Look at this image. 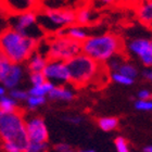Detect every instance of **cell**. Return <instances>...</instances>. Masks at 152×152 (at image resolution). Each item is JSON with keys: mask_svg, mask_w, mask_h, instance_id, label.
<instances>
[{"mask_svg": "<svg viewBox=\"0 0 152 152\" xmlns=\"http://www.w3.org/2000/svg\"><path fill=\"white\" fill-rule=\"evenodd\" d=\"M39 41L8 28L0 34V53L12 64H20L28 60L36 51Z\"/></svg>", "mask_w": 152, "mask_h": 152, "instance_id": "1", "label": "cell"}, {"mask_svg": "<svg viewBox=\"0 0 152 152\" xmlns=\"http://www.w3.org/2000/svg\"><path fill=\"white\" fill-rule=\"evenodd\" d=\"M124 50L123 39L116 34L105 33L102 35L89 36L82 44V52L99 63H104L112 58L120 56Z\"/></svg>", "mask_w": 152, "mask_h": 152, "instance_id": "2", "label": "cell"}, {"mask_svg": "<svg viewBox=\"0 0 152 152\" xmlns=\"http://www.w3.org/2000/svg\"><path fill=\"white\" fill-rule=\"evenodd\" d=\"M65 63L70 74V83L75 87H85L102 80L105 66L83 52Z\"/></svg>", "mask_w": 152, "mask_h": 152, "instance_id": "3", "label": "cell"}, {"mask_svg": "<svg viewBox=\"0 0 152 152\" xmlns=\"http://www.w3.org/2000/svg\"><path fill=\"white\" fill-rule=\"evenodd\" d=\"M0 138L4 143L14 145L21 152L27 150L31 142L22 114L18 112L4 113L0 111Z\"/></svg>", "mask_w": 152, "mask_h": 152, "instance_id": "4", "label": "cell"}, {"mask_svg": "<svg viewBox=\"0 0 152 152\" xmlns=\"http://www.w3.org/2000/svg\"><path fill=\"white\" fill-rule=\"evenodd\" d=\"M37 21L46 35H54L61 28L76 25V11L44 8L37 11Z\"/></svg>", "mask_w": 152, "mask_h": 152, "instance_id": "5", "label": "cell"}, {"mask_svg": "<svg viewBox=\"0 0 152 152\" xmlns=\"http://www.w3.org/2000/svg\"><path fill=\"white\" fill-rule=\"evenodd\" d=\"M46 57L48 60L67 62L77 54L82 53V42L76 41L67 36L51 35L46 41Z\"/></svg>", "mask_w": 152, "mask_h": 152, "instance_id": "6", "label": "cell"}, {"mask_svg": "<svg viewBox=\"0 0 152 152\" xmlns=\"http://www.w3.org/2000/svg\"><path fill=\"white\" fill-rule=\"evenodd\" d=\"M9 27L15 32L40 41L46 36L37 21V12H26L22 14L9 15Z\"/></svg>", "mask_w": 152, "mask_h": 152, "instance_id": "7", "label": "cell"}, {"mask_svg": "<svg viewBox=\"0 0 152 152\" xmlns=\"http://www.w3.org/2000/svg\"><path fill=\"white\" fill-rule=\"evenodd\" d=\"M40 8V0H0V9L8 15L37 12Z\"/></svg>", "mask_w": 152, "mask_h": 152, "instance_id": "8", "label": "cell"}, {"mask_svg": "<svg viewBox=\"0 0 152 152\" xmlns=\"http://www.w3.org/2000/svg\"><path fill=\"white\" fill-rule=\"evenodd\" d=\"M42 74L48 82H70V74L67 70L66 63L63 61L48 60Z\"/></svg>", "mask_w": 152, "mask_h": 152, "instance_id": "9", "label": "cell"}, {"mask_svg": "<svg viewBox=\"0 0 152 152\" xmlns=\"http://www.w3.org/2000/svg\"><path fill=\"white\" fill-rule=\"evenodd\" d=\"M26 132L29 142L42 143L48 139V130L44 120L40 117H35L26 123Z\"/></svg>", "mask_w": 152, "mask_h": 152, "instance_id": "10", "label": "cell"}, {"mask_svg": "<svg viewBox=\"0 0 152 152\" xmlns=\"http://www.w3.org/2000/svg\"><path fill=\"white\" fill-rule=\"evenodd\" d=\"M129 50L140 58L146 66H152V52L150 48V40L145 38L134 39L128 45Z\"/></svg>", "mask_w": 152, "mask_h": 152, "instance_id": "11", "label": "cell"}, {"mask_svg": "<svg viewBox=\"0 0 152 152\" xmlns=\"http://www.w3.org/2000/svg\"><path fill=\"white\" fill-rule=\"evenodd\" d=\"M135 11L138 21L147 27L152 28V1L142 0L135 8Z\"/></svg>", "mask_w": 152, "mask_h": 152, "instance_id": "12", "label": "cell"}, {"mask_svg": "<svg viewBox=\"0 0 152 152\" xmlns=\"http://www.w3.org/2000/svg\"><path fill=\"white\" fill-rule=\"evenodd\" d=\"M95 22V11L90 7H83L76 11V25L80 27L89 26Z\"/></svg>", "mask_w": 152, "mask_h": 152, "instance_id": "13", "label": "cell"}, {"mask_svg": "<svg viewBox=\"0 0 152 152\" xmlns=\"http://www.w3.org/2000/svg\"><path fill=\"white\" fill-rule=\"evenodd\" d=\"M48 62V59L46 56L36 50L28 59V70L31 73H39L42 72Z\"/></svg>", "mask_w": 152, "mask_h": 152, "instance_id": "14", "label": "cell"}, {"mask_svg": "<svg viewBox=\"0 0 152 152\" xmlns=\"http://www.w3.org/2000/svg\"><path fill=\"white\" fill-rule=\"evenodd\" d=\"M22 67L20 66L19 64H12L8 75L6 76V78L3 79V85L6 86L7 88L13 89L20 83V80L22 78Z\"/></svg>", "mask_w": 152, "mask_h": 152, "instance_id": "15", "label": "cell"}, {"mask_svg": "<svg viewBox=\"0 0 152 152\" xmlns=\"http://www.w3.org/2000/svg\"><path fill=\"white\" fill-rule=\"evenodd\" d=\"M49 97H50V99H53V100L70 101L74 98V94L63 86H58V87L54 86V88L49 94Z\"/></svg>", "mask_w": 152, "mask_h": 152, "instance_id": "16", "label": "cell"}, {"mask_svg": "<svg viewBox=\"0 0 152 152\" xmlns=\"http://www.w3.org/2000/svg\"><path fill=\"white\" fill-rule=\"evenodd\" d=\"M54 88L53 83L51 82H46L42 85L39 86H34L33 88L29 89L28 96H34V97H45L46 95H49L50 91Z\"/></svg>", "mask_w": 152, "mask_h": 152, "instance_id": "17", "label": "cell"}, {"mask_svg": "<svg viewBox=\"0 0 152 152\" xmlns=\"http://www.w3.org/2000/svg\"><path fill=\"white\" fill-rule=\"evenodd\" d=\"M0 111L4 113H13L16 112V103L10 97H0Z\"/></svg>", "mask_w": 152, "mask_h": 152, "instance_id": "18", "label": "cell"}, {"mask_svg": "<svg viewBox=\"0 0 152 152\" xmlns=\"http://www.w3.org/2000/svg\"><path fill=\"white\" fill-rule=\"evenodd\" d=\"M117 125H118V121L116 117H102L99 120V127L105 132L115 129Z\"/></svg>", "mask_w": 152, "mask_h": 152, "instance_id": "19", "label": "cell"}, {"mask_svg": "<svg viewBox=\"0 0 152 152\" xmlns=\"http://www.w3.org/2000/svg\"><path fill=\"white\" fill-rule=\"evenodd\" d=\"M116 72L124 76H127V77H129V78H132V79L135 78L137 76V74H138L137 73L136 67L133 66V65L129 63H122Z\"/></svg>", "mask_w": 152, "mask_h": 152, "instance_id": "20", "label": "cell"}, {"mask_svg": "<svg viewBox=\"0 0 152 152\" xmlns=\"http://www.w3.org/2000/svg\"><path fill=\"white\" fill-rule=\"evenodd\" d=\"M11 66H12V63L0 53V82H3V79L6 78Z\"/></svg>", "mask_w": 152, "mask_h": 152, "instance_id": "21", "label": "cell"}, {"mask_svg": "<svg viewBox=\"0 0 152 152\" xmlns=\"http://www.w3.org/2000/svg\"><path fill=\"white\" fill-rule=\"evenodd\" d=\"M111 78L113 79L114 82L117 83V84H121V85H132L134 83V79L127 77V76H124L122 74L117 73V72H114L113 74L111 75Z\"/></svg>", "mask_w": 152, "mask_h": 152, "instance_id": "22", "label": "cell"}, {"mask_svg": "<svg viewBox=\"0 0 152 152\" xmlns=\"http://www.w3.org/2000/svg\"><path fill=\"white\" fill-rule=\"evenodd\" d=\"M9 28V15L0 9V34Z\"/></svg>", "mask_w": 152, "mask_h": 152, "instance_id": "23", "label": "cell"}, {"mask_svg": "<svg viewBox=\"0 0 152 152\" xmlns=\"http://www.w3.org/2000/svg\"><path fill=\"white\" fill-rule=\"evenodd\" d=\"M31 82H32V84L34 86H39L47 82V79H46L45 75L42 74V72H39V73L31 74Z\"/></svg>", "mask_w": 152, "mask_h": 152, "instance_id": "24", "label": "cell"}, {"mask_svg": "<svg viewBox=\"0 0 152 152\" xmlns=\"http://www.w3.org/2000/svg\"><path fill=\"white\" fill-rule=\"evenodd\" d=\"M46 151H47V142H42V143L31 142L25 152H46Z\"/></svg>", "mask_w": 152, "mask_h": 152, "instance_id": "25", "label": "cell"}, {"mask_svg": "<svg viewBox=\"0 0 152 152\" xmlns=\"http://www.w3.org/2000/svg\"><path fill=\"white\" fill-rule=\"evenodd\" d=\"M115 147H116L117 152H129L127 141L122 137H117L115 139Z\"/></svg>", "mask_w": 152, "mask_h": 152, "instance_id": "26", "label": "cell"}, {"mask_svg": "<svg viewBox=\"0 0 152 152\" xmlns=\"http://www.w3.org/2000/svg\"><path fill=\"white\" fill-rule=\"evenodd\" d=\"M45 101H46V98L45 97H34V96H28L27 98V103L32 109L36 108L38 105L44 104Z\"/></svg>", "mask_w": 152, "mask_h": 152, "instance_id": "27", "label": "cell"}, {"mask_svg": "<svg viewBox=\"0 0 152 152\" xmlns=\"http://www.w3.org/2000/svg\"><path fill=\"white\" fill-rule=\"evenodd\" d=\"M137 110H141V111H150L152 110V101L149 100H138L135 103Z\"/></svg>", "mask_w": 152, "mask_h": 152, "instance_id": "28", "label": "cell"}, {"mask_svg": "<svg viewBox=\"0 0 152 152\" xmlns=\"http://www.w3.org/2000/svg\"><path fill=\"white\" fill-rule=\"evenodd\" d=\"M142 0H116L117 6L125 7V8H136Z\"/></svg>", "mask_w": 152, "mask_h": 152, "instance_id": "29", "label": "cell"}, {"mask_svg": "<svg viewBox=\"0 0 152 152\" xmlns=\"http://www.w3.org/2000/svg\"><path fill=\"white\" fill-rule=\"evenodd\" d=\"M11 98L12 99H16V100H27L28 98V94L23 90H19V89H12L11 92Z\"/></svg>", "mask_w": 152, "mask_h": 152, "instance_id": "30", "label": "cell"}, {"mask_svg": "<svg viewBox=\"0 0 152 152\" xmlns=\"http://www.w3.org/2000/svg\"><path fill=\"white\" fill-rule=\"evenodd\" d=\"M56 149L58 152H75L70 146H67L65 143H60V145L56 146Z\"/></svg>", "mask_w": 152, "mask_h": 152, "instance_id": "31", "label": "cell"}, {"mask_svg": "<svg viewBox=\"0 0 152 152\" xmlns=\"http://www.w3.org/2000/svg\"><path fill=\"white\" fill-rule=\"evenodd\" d=\"M138 98L140 100H148V99L151 98V94H150L149 90H141V91L138 92Z\"/></svg>", "mask_w": 152, "mask_h": 152, "instance_id": "32", "label": "cell"}, {"mask_svg": "<svg viewBox=\"0 0 152 152\" xmlns=\"http://www.w3.org/2000/svg\"><path fill=\"white\" fill-rule=\"evenodd\" d=\"M4 150L7 152H21L14 145H11V143H4Z\"/></svg>", "mask_w": 152, "mask_h": 152, "instance_id": "33", "label": "cell"}, {"mask_svg": "<svg viewBox=\"0 0 152 152\" xmlns=\"http://www.w3.org/2000/svg\"><path fill=\"white\" fill-rule=\"evenodd\" d=\"M102 4L104 6H112V4H115L116 3V0H99Z\"/></svg>", "mask_w": 152, "mask_h": 152, "instance_id": "34", "label": "cell"}, {"mask_svg": "<svg viewBox=\"0 0 152 152\" xmlns=\"http://www.w3.org/2000/svg\"><path fill=\"white\" fill-rule=\"evenodd\" d=\"M143 75H145L146 78H148L149 80L152 82V71H146V72L143 73Z\"/></svg>", "mask_w": 152, "mask_h": 152, "instance_id": "35", "label": "cell"}, {"mask_svg": "<svg viewBox=\"0 0 152 152\" xmlns=\"http://www.w3.org/2000/svg\"><path fill=\"white\" fill-rule=\"evenodd\" d=\"M69 121L72 122V123H74V124L80 123V118H79V117H71V118H69Z\"/></svg>", "mask_w": 152, "mask_h": 152, "instance_id": "36", "label": "cell"}, {"mask_svg": "<svg viewBox=\"0 0 152 152\" xmlns=\"http://www.w3.org/2000/svg\"><path fill=\"white\" fill-rule=\"evenodd\" d=\"M6 94V89L3 88V87H0V97H3Z\"/></svg>", "mask_w": 152, "mask_h": 152, "instance_id": "37", "label": "cell"}, {"mask_svg": "<svg viewBox=\"0 0 152 152\" xmlns=\"http://www.w3.org/2000/svg\"><path fill=\"white\" fill-rule=\"evenodd\" d=\"M145 152H152V146H149L145 148Z\"/></svg>", "mask_w": 152, "mask_h": 152, "instance_id": "38", "label": "cell"}, {"mask_svg": "<svg viewBox=\"0 0 152 152\" xmlns=\"http://www.w3.org/2000/svg\"><path fill=\"white\" fill-rule=\"evenodd\" d=\"M79 152H95V151H92V150H86V151H84L83 150V151H79Z\"/></svg>", "mask_w": 152, "mask_h": 152, "instance_id": "39", "label": "cell"}, {"mask_svg": "<svg viewBox=\"0 0 152 152\" xmlns=\"http://www.w3.org/2000/svg\"><path fill=\"white\" fill-rule=\"evenodd\" d=\"M150 48H151V52H152V39L150 40Z\"/></svg>", "mask_w": 152, "mask_h": 152, "instance_id": "40", "label": "cell"}, {"mask_svg": "<svg viewBox=\"0 0 152 152\" xmlns=\"http://www.w3.org/2000/svg\"><path fill=\"white\" fill-rule=\"evenodd\" d=\"M149 1H152V0H149Z\"/></svg>", "mask_w": 152, "mask_h": 152, "instance_id": "41", "label": "cell"}]
</instances>
